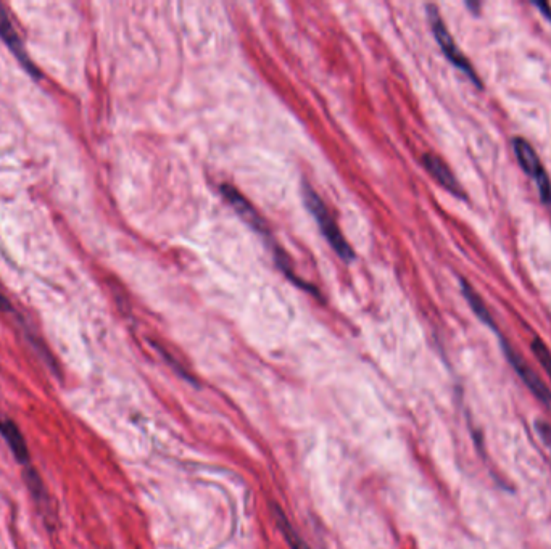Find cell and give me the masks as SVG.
Here are the masks:
<instances>
[{"mask_svg": "<svg viewBox=\"0 0 551 549\" xmlns=\"http://www.w3.org/2000/svg\"><path fill=\"white\" fill-rule=\"evenodd\" d=\"M303 200H305V205H307L311 215L315 216L316 221H318L319 229L323 232L324 237L328 239L331 247L334 248V252L347 263L352 261L355 258L352 247L348 245L347 240L342 236V232H340L339 226L329 213L328 207L324 205L323 200L319 199V195L308 184L303 186Z\"/></svg>", "mask_w": 551, "mask_h": 549, "instance_id": "cell-1", "label": "cell"}, {"mask_svg": "<svg viewBox=\"0 0 551 549\" xmlns=\"http://www.w3.org/2000/svg\"><path fill=\"white\" fill-rule=\"evenodd\" d=\"M221 192H223L224 199L231 203L234 210L241 215V218L245 219L255 231L260 232L261 236L265 237L266 242L273 248L279 268H281L287 276H294L292 268H290L289 265V258L282 253L281 248L278 247V242H274L273 237H271L270 229L266 228L265 219L258 215L257 210L247 202V199H245L244 195H242L239 190L234 189L232 186H228V184H224V186H221Z\"/></svg>", "mask_w": 551, "mask_h": 549, "instance_id": "cell-2", "label": "cell"}, {"mask_svg": "<svg viewBox=\"0 0 551 549\" xmlns=\"http://www.w3.org/2000/svg\"><path fill=\"white\" fill-rule=\"evenodd\" d=\"M429 13V21H431L432 33H434L435 41L439 42L440 49L444 52L445 57L455 65L458 70L463 71L464 75L468 76L477 87H482L481 79L474 70L473 65L468 58L464 57L460 47L456 46L455 39L452 34L448 33L447 26L440 18L439 10L435 9L434 5L427 7Z\"/></svg>", "mask_w": 551, "mask_h": 549, "instance_id": "cell-3", "label": "cell"}, {"mask_svg": "<svg viewBox=\"0 0 551 549\" xmlns=\"http://www.w3.org/2000/svg\"><path fill=\"white\" fill-rule=\"evenodd\" d=\"M502 348L506 360L511 364V368L514 369V372L518 374L519 379L524 382L527 389L531 390L532 395H534V397L547 408L548 413L551 414V390L548 389V385L545 384V382L540 379L539 374L531 368V364L527 363V361L522 358L521 353H519L516 348L511 347L510 343L506 342V340H502Z\"/></svg>", "mask_w": 551, "mask_h": 549, "instance_id": "cell-4", "label": "cell"}, {"mask_svg": "<svg viewBox=\"0 0 551 549\" xmlns=\"http://www.w3.org/2000/svg\"><path fill=\"white\" fill-rule=\"evenodd\" d=\"M513 149L522 171L534 179L535 184L539 187L540 197H542L543 202L551 207L550 178H548L547 171L543 168L542 161H540L534 147L526 139L516 137V139H513Z\"/></svg>", "mask_w": 551, "mask_h": 549, "instance_id": "cell-5", "label": "cell"}, {"mask_svg": "<svg viewBox=\"0 0 551 549\" xmlns=\"http://www.w3.org/2000/svg\"><path fill=\"white\" fill-rule=\"evenodd\" d=\"M0 39L4 41L5 46L9 47L10 52L15 55V58L21 63V67L25 68L29 75L36 79L41 78L38 68L34 67V63L28 57L25 44L21 41L17 28L10 20L9 12L2 4H0Z\"/></svg>", "mask_w": 551, "mask_h": 549, "instance_id": "cell-6", "label": "cell"}, {"mask_svg": "<svg viewBox=\"0 0 551 549\" xmlns=\"http://www.w3.org/2000/svg\"><path fill=\"white\" fill-rule=\"evenodd\" d=\"M0 437L4 438L5 443L12 451L13 458L20 466H23V469L31 466V455H29L25 435L17 426V422L10 419L9 416H5L4 413H0Z\"/></svg>", "mask_w": 551, "mask_h": 549, "instance_id": "cell-7", "label": "cell"}, {"mask_svg": "<svg viewBox=\"0 0 551 549\" xmlns=\"http://www.w3.org/2000/svg\"><path fill=\"white\" fill-rule=\"evenodd\" d=\"M424 166L426 170L429 171L432 178L435 181L439 182L440 186L447 189L450 194L464 199V190L460 186V182L455 178V174L452 173V170L448 168L447 163H445L442 158L437 157L434 153H426L423 157Z\"/></svg>", "mask_w": 551, "mask_h": 549, "instance_id": "cell-8", "label": "cell"}, {"mask_svg": "<svg viewBox=\"0 0 551 549\" xmlns=\"http://www.w3.org/2000/svg\"><path fill=\"white\" fill-rule=\"evenodd\" d=\"M23 480H25L29 493L38 504V508L41 509L42 516L46 517V521H50V519L55 521V509L50 503V495L47 492L46 485L42 482L41 475L36 472L33 466L25 467L23 469Z\"/></svg>", "mask_w": 551, "mask_h": 549, "instance_id": "cell-9", "label": "cell"}, {"mask_svg": "<svg viewBox=\"0 0 551 549\" xmlns=\"http://www.w3.org/2000/svg\"><path fill=\"white\" fill-rule=\"evenodd\" d=\"M461 292H463L464 297L468 300L469 306L473 308L477 318L481 319L485 326H489L493 331H497L495 319H493L492 313H490L489 308L485 305L481 295L477 294L476 290L466 281H461Z\"/></svg>", "mask_w": 551, "mask_h": 549, "instance_id": "cell-10", "label": "cell"}, {"mask_svg": "<svg viewBox=\"0 0 551 549\" xmlns=\"http://www.w3.org/2000/svg\"><path fill=\"white\" fill-rule=\"evenodd\" d=\"M274 516H276V522H278L279 530H281L282 535L286 538L287 543H289L290 548L292 549H311L310 546L305 543L302 537H300L297 530L292 527L289 521H287L286 514L281 511L279 506H274Z\"/></svg>", "mask_w": 551, "mask_h": 549, "instance_id": "cell-11", "label": "cell"}, {"mask_svg": "<svg viewBox=\"0 0 551 549\" xmlns=\"http://www.w3.org/2000/svg\"><path fill=\"white\" fill-rule=\"evenodd\" d=\"M531 347L532 351H534L535 358L542 364V368L545 369V372H547L551 379V351L548 350L547 345L540 339H534Z\"/></svg>", "mask_w": 551, "mask_h": 549, "instance_id": "cell-12", "label": "cell"}, {"mask_svg": "<svg viewBox=\"0 0 551 549\" xmlns=\"http://www.w3.org/2000/svg\"><path fill=\"white\" fill-rule=\"evenodd\" d=\"M535 429H537V434H539L540 440H542L543 445L547 448L548 455L551 458V426L548 422L537 421L535 422Z\"/></svg>", "mask_w": 551, "mask_h": 549, "instance_id": "cell-13", "label": "cell"}, {"mask_svg": "<svg viewBox=\"0 0 551 549\" xmlns=\"http://www.w3.org/2000/svg\"><path fill=\"white\" fill-rule=\"evenodd\" d=\"M534 7L540 10V13H543V17H547L551 21V7L545 2H535Z\"/></svg>", "mask_w": 551, "mask_h": 549, "instance_id": "cell-14", "label": "cell"}, {"mask_svg": "<svg viewBox=\"0 0 551 549\" xmlns=\"http://www.w3.org/2000/svg\"><path fill=\"white\" fill-rule=\"evenodd\" d=\"M0 311H2V313H10V311H12V305H10L9 300L2 294H0Z\"/></svg>", "mask_w": 551, "mask_h": 549, "instance_id": "cell-15", "label": "cell"}]
</instances>
